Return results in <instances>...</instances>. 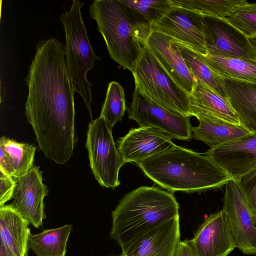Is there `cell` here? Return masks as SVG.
Listing matches in <instances>:
<instances>
[{
  "label": "cell",
  "instance_id": "cell-1",
  "mask_svg": "<svg viewBox=\"0 0 256 256\" xmlns=\"http://www.w3.org/2000/svg\"><path fill=\"white\" fill-rule=\"evenodd\" d=\"M24 80L28 88L25 115L38 146L47 158L64 164L76 142V92L62 44L55 38L38 41Z\"/></svg>",
  "mask_w": 256,
  "mask_h": 256
},
{
  "label": "cell",
  "instance_id": "cell-2",
  "mask_svg": "<svg viewBox=\"0 0 256 256\" xmlns=\"http://www.w3.org/2000/svg\"><path fill=\"white\" fill-rule=\"evenodd\" d=\"M138 165L149 178L172 192H200L220 188L232 180L208 156L175 144Z\"/></svg>",
  "mask_w": 256,
  "mask_h": 256
},
{
  "label": "cell",
  "instance_id": "cell-3",
  "mask_svg": "<svg viewBox=\"0 0 256 256\" xmlns=\"http://www.w3.org/2000/svg\"><path fill=\"white\" fill-rule=\"evenodd\" d=\"M179 216L174 194L155 186H140L126 194L112 212L110 236L122 252L144 234Z\"/></svg>",
  "mask_w": 256,
  "mask_h": 256
},
{
  "label": "cell",
  "instance_id": "cell-4",
  "mask_svg": "<svg viewBox=\"0 0 256 256\" xmlns=\"http://www.w3.org/2000/svg\"><path fill=\"white\" fill-rule=\"evenodd\" d=\"M89 11L110 58L132 73L152 32L150 24L138 19L121 0H96Z\"/></svg>",
  "mask_w": 256,
  "mask_h": 256
},
{
  "label": "cell",
  "instance_id": "cell-5",
  "mask_svg": "<svg viewBox=\"0 0 256 256\" xmlns=\"http://www.w3.org/2000/svg\"><path fill=\"white\" fill-rule=\"evenodd\" d=\"M83 2H72L70 9L60 16L64 28L66 43L64 54L68 74L76 92L82 98L92 120L91 104L92 86L88 78V74L93 68L94 62L100 58L90 45L82 14Z\"/></svg>",
  "mask_w": 256,
  "mask_h": 256
},
{
  "label": "cell",
  "instance_id": "cell-6",
  "mask_svg": "<svg viewBox=\"0 0 256 256\" xmlns=\"http://www.w3.org/2000/svg\"><path fill=\"white\" fill-rule=\"evenodd\" d=\"M135 86L169 111L192 116L189 94L170 76L146 44L132 73Z\"/></svg>",
  "mask_w": 256,
  "mask_h": 256
},
{
  "label": "cell",
  "instance_id": "cell-7",
  "mask_svg": "<svg viewBox=\"0 0 256 256\" xmlns=\"http://www.w3.org/2000/svg\"><path fill=\"white\" fill-rule=\"evenodd\" d=\"M112 129L100 116L91 120L86 146L96 180L101 186L114 189L120 184L119 171L125 163L116 146Z\"/></svg>",
  "mask_w": 256,
  "mask_h": 256
},
{
  "label": "cell",
  "instance_id": "cell-8",
  "mask_svg": "<svg viewBox=\"0 0 256 256\" xmlns=\"http://www.w3.org/2000/svg\"><path fill=\"white\" fill-rule=\"evenodd\" d=\"M132 102L128 109V118L139 126L156 128L172 138L190 140L192 137L190 118L174 114L156 104L140 88L135 86Z\"/></svg>",
  "mask_w": 256,
  "mask_h": 256
},
{
  "label": "cell",
  "instance_id": "cell-9",
  "mask_svg": "<svg viewBox=\"0 0 256 256\" xmlns=\"http://www.w3.org/2000/svg\"><path fill=\"white\" fill-rule=\"evenodd\" d=\"M203 30L208 54L256 64V54L248 38L224 18L204 16Z\"/></svg>",
  "mask_w": 256,
  "mask_h": 256
},
{
  "label": "cell",
  "instance_id": "cell-10",
  "mask_svg": "<svg viewBox=\"0 0 256 256\" xmlns=\"http://www.w3.org/2000/svg\"><path fill=\"white\" fill-rule=\"evenodd\" d=\"M204 16L194 11L173 6L160 20L150 25L152 31L162 33L198 54L206 56Z\"/></svg>",
  "mask_w": 256,
  "mask_h": 256
},
{
  "label": "cell",
  "instance_id": "cell-11",
  "mask_svg": "<svg viewBox=\"0 0 256 256\" xmlns=\"http://www.w3.org/2000/svg\"><path fill=\"white\" fill-rule=\"evenodd\" d=\"M222 210L226 214L236 248L244 254L256 255V219L234 180L225 185Z\"/></svg>",
  "mask_w": 256,
  "mask_h": 256
},
{
  "label": "cell",
  "instance_id": "cell-12",
  "mask_svg": "<svg viewBox=\"0 0 256 256\" xmlns=\"http://www.w3.org/2000/svg\"><path fill=\"white\" fill-rule=\"evenodd\" d=\"M15 179L17 185L10 206L35 228L41 227L46 218L44 200L48 190L42 182L40 166H33L26 174Z\"/></svg>",
  "mask_w": 256,
  "mask_h": 256
},
{
  "label": "cell",
  "instance_id": "cell-13",
  "mask_svg": "<svg viewBox=\"0 0 256 256\" xmlns=\"http://www.w3.org/2000/svg\"><path fill=\"white\" fill-rule=\"evenodd\" d=\"M188 241L196 256H228L236 248L222 210L210 215Z\"/></svg>",
  "mask_w": 256,
  "mask_h": 256
},
{
  "label": "cell",
  "instance_id": "cell-14",
  "mask_svg": "<svg viewBox=\"0 0 256 256\" xmlns=\"http://www.w3.org/2000/svg\"><path fill=\"white\" fill-rule=\"evenodd\" d=\"M172 137L154 126H140L130 130L116 142L118 150L124 163L138 164L144 160L164 151L174 144Z\"/></svg>",
  "mask_w": 256,
  "mask_h": 256
},
{
  "label": "cell",
  "instance_id": "cell-15",
  "mask_svg": "<svg viewBox=\"0 0 256 256\" xmlns=\"http://www.w3.org/2000/svg\"><path fill=\"white\" fill-rule=\"evenodd\" d=\"M236 181L256 167V132L214 148L204 154Z\"/></svg>",
  "mask_w": 256,
  "mask_h": 256
},
{
  "label": "cell",
  "instance_id": "cell-16",
  "mask_svg": "<svg viewBox=\"0 0 256 256\" xmlns=\"http://www.w3.org/2000/svg\"><path fill=\"white\" fill-rule=\"evenodd\" d=\"M146 45L170 76L190 94L196 78L186 66L183 58L172 42V38L156 31L150 34Z\"/></svg>",
  "mask_w": 256,
  "mask_h": 256
},
{
  "label": "cell",
  "instance_id": "cell-17",
  "mask_svg": "<svg viewBox=\"0 0 256 256\" xmlns=\"http://www.w3.org/2000/svg\"><path fill=\"white\" fill-rule=\"evenodd\" d=\"M180 241L179 216L156 228L122 252L123 256H173Z\"/></svg>",
  "mask_w": 256,
  "mask_h": 256
},
{
  "label": "cell",
  "instance_id": "cell-18",
  "mask_svg": "<svg viewBox=\"0 0 256 256\" xmlns=\"http://www.w3.org/2000/svg\"><path fill=\"white\" fill-rule=\"evenodd\" d=\"M189 98L192 116H203L241 126L238 116L229 101L198 79L189 94Z\"/></svg>",
  "mask_w": 256,
  "mask_h": 256
},
{
  "label": "cell",
  "instance_id": "cell-19",
  "mask_svg": "<svg viewBox=\"0 0 256 256\" xmlns=\"http://www.w3.org/2000/svg\"><path fill=\"white\" fill-rule=\"evenodd\" d=\"M30 223L10 204L0 207V244L15 256H28Z\"/></svg>",
  "mask_w": 256,
  "mask_h": 256
},
{
  "label": "cell",
  "instance_id": "cell-20",
  "mask_svg": "<svg viewBox=\"0 0 256 256\" xmlns=\"http://www.w3.org/2000/svg\"><path fill=\"white\" fill-rule=\"evenodd\" d=\"M224 80L228 101L241 126L252 133L256 132V84Z\"/></svg>",
  "mask_w": 256,
  "mask_h": 256
},
{
  "label": "cell",
  "instance_id": "cell-21",
  "mask_svg": "<svg viewBox=\"0 0 256 256\" xmlns=\"http://www.w3.org/2000/svg\"><path fill=\"white\" fill-rule=\"evenodd\" d=\"M36 147L5 136L0 138V170L15 178L26 174L33 166Z\"/></svg>",
  "mask_w": 256,
  "mask_h": 256
},
{
  "label": "cell",
  "instance_id": "cell-22",
  "mask_svg": "<svg viewBox=\"0 0 256 256\" xmlns=\"http://www.w3.org/2000/svg\"><path fill=\"white\" fill-rule=\"evenodd\" d=\"M196 118L199 125L192 128V137L202 141L210 148L253 134L241 126L226 124L203 116Z\"/></svg>",
  "mask_w": 256,
  "mask_h": 256
},
{
  "label": "cell",
  "instance_id": "cell-23",
  "mask_svg": "<svg viewBox=\"0 0 256 256\" xmlns=\"http://www.w3.org/2000/svg\"><path fill=\"white\" fill-rule=\"evenodd\" d=\"M203 57L209 67L224 80L256 84V64L215 54H208Z\"/></svg>",
  "mask_w": 256,
  "mask_h": 256
},
{
  "label": "cell",
  "instance_id": "cell-24",
  "mask_svg": "<svg viewBox=\"0 0 256 256\" xmlns=\"http://www.w3.org/2000/svg\"><path fill=\"white\" fill-rule=\"evenodd\" d=\"M172 42L192 74L216 94L228 100L224 80L209 67L203 56L172 38Z\"/></svg>",
  "mask_w": 256,
  "mask_h": 256
},
{
  "label": "cell",
  "instance_id": "cell-25",
  "mask_svg": "<svg viewBox=\"0 0 256 256\" xmlns=\"http://www.w3.org/2000/svg\"><path fill=\"white\" fill-rule=\"evenodd\" d=\"M72 224L47 229L31 234L29 248L37 256H66Z\"/></svg>",
  "mask_w": 256,
  "mask_h": 256
},
{
  "label": "cell",
  "instance_id": "cell-26",
  "mask_svg": "<svg viewBox=\"0 0 256 256\" xmlns=\"http://www.w3.org/2000/svg\"><path fill=\"white\" fill-rule=\"evenodd\" d=\"M172 6L186 8L204 16L230 17L248 2L246 0H171Z\"/></svg>",
  "mask_w": 256,
  "mask_h": 256
},
{
  "label": "cell",
  "instance_id": "cell-27",
  "mask_svg": "<svg viewBox=\"0 0 256 256\" xmlns=\"http://www.w3.org/2000/svg\"><path fill=\"white\" fill-rule=\"evenodd\" d=\"M126 110V96L122 86L116 81L109 82L100 116L112 128L117 122L122 120Z\"/></svg>",
  "mask_w": 256,
  "mask_h": 256
},
{
  "label": "cell",
  "instance_id": "cell-28",
  "mask_svg": "<svg viewBox=\"0 0 256 256\" xmlns=\"http://www.w3.org/2000/svg\"><path fill=\"white\" fill-rule=\"evenodd\" d=\"M136 17L151 24L160 20L172 7L171 0H121Z\"/></svg>",
  "mask_w": 256,
  "mask_h": 256
},
{
  "label": "cell",
  "instance_id": "cell-29",
  "mask_svg": "<svg viewBox=\"0 0 256 256\" xmlns=\"http://www.w3.org/2000/svg\"><path fill=\"white\" fill-rule=\"evenodd\" d=\"M224 19L247 38L256 36V10L249 3Z\"/></svg>",
  "mask_w": 256,
  "mask_h": 256
},
{
  "label": "cell",
  "instance_id": "cell-30",
  "mask_svg": "<svg viewBox=\"0 0 256 256\" xmlns=\"http://www.w3.org/2000/svg\"><path fill=\"white\" fill-rule=\"evenodd\" d=\"M235 182L256 219V167Z\"/></svg>",
  "mask_w": 256,
  "mask_h": 256
},
{
  "label": "cell",
  "instance_id": "cell-31",
  "mask_svg": "<svg viewBox=\"0 0 256 256\" xmlns=\"http://www.w3.org/2000/svg\"><path fill=\"white\" fill-rule=\"evenodd\" d=\"M12 178L0 170V207L13 198L17 182Z\"/></svg>",
  "mask_w": 256,
  "mask_h": 256
},
{
  "label": "cell",
  "instance_id": "cell-32",
  "mask_svg": "<svg viewBox=\"0 0 256 256\" xmlns=\"http://www.w3.org/2000/svg\"><path fill=\"white\" fill-rule=\"evenodd\" d=\"M173 256H196L188 240H180L175 250Z\"/></svg>",
  "mask_w": 256,
  "mask_h": 256
},
{
  "label": "cell",
  "instance_id": "cell-33",
  "mask_svg": "<svg viewBox=\"0 0 256 256\" xmlns=\"http://www.w3.org/2000/svg\"><path fill=\"white\" fill-rule=\"evenodd\" d=\"M0 256H15L12 254L4 245L0 244Z\"/></svg>",
  "mask_w": 256,
  "mask_h": 256
},
{
  "label": "cell",
  "instance_id": "cell-34",
  "mask_svg": "<svg viewBox=\"0 0 256 256\" xmlns=\"http://www.w3.org/2000/svg\"><path fill=\"white\" fill-rule=\"evenodd\" d=\"M248 40L254 50L255 53L256 54V36L252 38H248Z\"/></svg>",
  "mask_w": 256,
  "mask_h": 256
},
{
  "label": "cell",
  "instance_id": "cell-35",
  "mask_svg": "<svg viewBox=\"0 0 256 256\" xmlns=\"http://www.w3.org/2000/svg\"><path fill=\"white\" fill-rule=\"evenodd\" d=\"M250 5L256 10V3H249Z\"/></svg>",
  "mask_w": 256,
  "mask_h": 256
},
{
  "label": "cell",
  "instance_id": "cell-36",
  "mask_svg": "<svg viewBox=\"0 0 256 256\" xmlns=\"http://www.w3.org/2000/svg\"><path fill=\"white\" fill-rule=\"evenodd\" d=\"M120 256H123L122 255Z\"/></svg>",
  "mask_w": 256,
  "mask_h": 256
}]
</instances>
